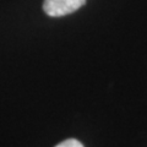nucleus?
<instances>
[{
    "mask_svg": "<svg viewBox=\"0 0 147 147\" xmlns=\"http://www.w3.org/2000/svg\"><path fill=\"white\" fill-rule=\"evenodd\" d=\"M55 147H84V145H82L80 141L75 140V139H69V140L63 141L61 144H59Z\"/></svg>",
    "mask_w": 147,
    "mask_h": 147,
    "instance_id": "nucleus-2",
    "label": "nucleus"
},
{
    "mask_svg": "<svg viewBox=\"0 0 147 147\" xmlns=\"http://www.w3.org/2000/svg\"><path fill=\"white\" fill-rule=\"evenodd\" d=\"M85 3L86 0H44L43 10L52 17H60L75 12Z\"/></svg>",
    "mask_w": 147,
    "mask_h": 147,
    "instance_id": "nucleus-1",
    "label": "nucleus"
}]
</instances>
